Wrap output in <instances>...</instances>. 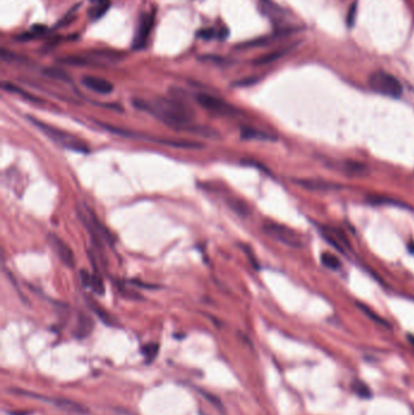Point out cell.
Wrapping results in <instances>:
<instances>
[{"mask_svg": "<svg viewBox=\"0 0 414 415\" xmlns=\"http://www.w3.org/2000/svg\"><path fill=\"white\" fill-rule=\"evenodd\" d=\"M109 5H111V2H109V0H101V2L96 3V5L93 6L89 12L90 18L99 20L100 17H102V16L107 12V10L109 9Z\"/></svg>", "mask_w": 414, "mask_h": 415, "instance_id": "13", "label": "cell"}, {"mask_svg": "<svg viewBox=\"0 0 414 415\" xmlns=\"http://www.w3.org/2000/svg\"><path fill=\"white\" fill-rule=\"evenodd\" d=\"M43 73H44L46 77H49V78L62 80V82H71L69 76L61 68H46L43 71Z\"/></svg>", "mask_w": 414, "mask_h": 415, "instance_id": "18", "label": "cell"}, {"mask_svg": "<svg viewBox=\"0 0 414 415\" xmlns=\"http://www.w3.org/2000/svg\"><path fill=\"white\" fill-rule=\"evenodd\" d=\"M227 35H229V31H227V28H222L221 31L218 33V36L220 39H226Z\"/></svg>", "mask_w": 414, "mask_h": 415, "instance_id": "32", "label": "cell"}, {"mask_svg": "<svg viewBox=\"0 0 414 415\" xmlns=\"http://www.w3.org/2000/svg\"><path fill=\"white\" fill-rule=\"evenodd\" d=\"M48 32V28L45 26H34L29 29L28 32L22 33L21 35L17 36V40H21V42H27V40H32L38 38V36L43 35L44 33Z\"/></svg>", "mask_w": 414, "mask_h": 415, "instance_id": "15", "label": "cell"}, {"mask_svg": "<svg viewBox=\"0 0 414 415\" xmlns=\"http://www.w3.org/2000/svg\"><path fill=\"white\" fill-rule=\"evenodd\" d=\"M369 86L373 91L387 98L399 99L403 92V88L396 77L384 71H377L369 76Z\"/></svg>", "mask_w": 414, "mask_h": 415, "instance_id": "3", "label": "cell"}, {"mask_svg": "<svg viewBox=\"0 0 414 415\" xmlns=\"http://www.w3.org/2000/svg\"><path fill=\"white\" fill-rule=\"evenodd\" d=\"M352 389L357 394H359V396H361L362 398H369L370 396H372V393H370L368 386H367L366 384H363L362 381H359V380L353 381Z\"/></svg>", "mask_w": 414, "mask_h": 415, "instance_id": "23", "label": "cell"}, {"mask_svg": "<svg viewBox=\"0 0 414 415\" xmlns=\"http://www.w3.org/2000/svg\"><path fill=\"white\" fill-rule=\"evenodd\" d=\"M48 240L59 259L61 260L67 267H71L72 269V267L74 266V255H73L72 249L68 247V244L63 242V240L60 238V237L56 236L55 233H50L48 236Z\"/></svg>", "mask_w": 414, "mask_h": 415, "instance_id": "8", "label": "cell"}, {"mask_svg": "<svg viewBox=\"0 0 414 415\" xmlns=\"http://www.w3.org/2000/svg\"><path fill=\"white\" fill-rule=\"evenodd\" d=\"M90 2H91V3H95V4H96V3L101 2V0H90Z\"/></svg>", "mask_w": 414, "mask_h": 415, "instance_id": "35", "label": "cell"}, {"mask_svg": "<svg viewBox=\"0 0 414 415\" xmlns=\"http://www.w3.org/2000/svg\"><path fill=\"white\" fill-rule=\"evenodd\" d=\"M3 89L6 90V91H9V92L17 93V95L22 96L23 99L28 100V101H31V102H42V100L36 98V96H34V95H32V93L25 91V90H23V89L18 88V86H16V85H13V84H11V83H4V84H3Z\"/></svg>", "mask_w": 414, "mask_h": 415, "instance_id": "12", "label": "cell"}, {"mask_svg": "<svg viewBox=\"0 0 414 415\" xmlns=\"http://www.w3.org/2000/svg\"><path fill=\"white\" fill-rule=\"evenodd\" d=\"M82 83L85 88L92 90L93 92L101 93V95H108L115 89V86H113L111 82L100 78V77L84 76L82 79Z\"/></svg>", "mask_w": 414, "mask_h": 415, "instance_id": "9", "label": "cell"}, {"mask_svg": "<svg viewBox=\"0 0 414 415\" xmlns=\"http://www.w3.org/2000/svg\"><path fill=\"white\" fill-rule=\"evenodd\" d=\"M9 415H29L31 413L29 411H17V413H15V411H8Z\"/></svg>", "mask_w": 414, "mask_h": 415, "instance_id": "33", "label": "cell"}, {"mask_svg": "<svg viewBox=\"0 0 414 415\" xmlns=\"http://www.w3.org/2000/svg\"><path fill=\"white\" fill-rule=\"evenodd\" d=\"M195 99L196 102L200 107L209 110L213 115L233 117L238 113V109H236L232 105H230V103H227L221 99L216 98V96L209 95V93H197V95H195Z\"/></svg>", "mask_w": 414, "mask_h": 415, "instance_id": "4", "label": "cell"}, {"mask_svg": "<svg viewBox=\"0 0 414 415\" xmlns=\"http://www.w3.org/2000/svg\"><path fill=\"white\" fill-rule=\"evenodd\" d=\"M242 248H243V249H244V252H246L247 255H248V257H249L250 262H252L253 267H255V269H259V263L256 262L255 259H254V255H253V254H252V252H250V250H249L248 248H247V247H242Z\"/></svg>", "mask_w": 414, "mask_h": 415, "instance_id": "29", "label": "cell"}, {"mask_svg": "<svg viewBox=\"0 0 414 415\" xmlns=\"http://www.w3.org/2000/svg\"><path fill=\"white\" fill-rule=\"evenodd\" d=\"M9 392L21 394V396L33 398V400L42 401V402H45V403H51V404H53V406H56V408H60V409H62V410L69 411V413H86V409H84L83 406L73 402V401H71V400H65V398H51V397L44 396V394L34 393V392H31V391L20 390V389L11 390V391H9Z\"/></svg>", "mask_w": 414, "mask_h": 415, "instance_id": "5", "label": "cell"}, {"mask_svg": "<svg viewBox=\"0 0 414 415\" xmlns=\"http://www.w3.org/2000/svg\"><path fill=\"white\" fill-rule=\"evenodd\" d=\"M80 279H82V283L84 284V287H90V283H91V274L88 273V271L80 270Z\"/></svg>", "mask_w": 414, "mask_h": 415, "instance_id": "28", "label": "cell"}, {"mask_svg": "<svg viewBox=\"0 0 414 415\" xmlns=\"http://www.w3.org/2000/svg\"><path fill=\"white\" fill-rule=\"evenodd\" d=\"M198 391H199V393L203 394V396H204L210 403L214 404V407H216L218 409L222 410V403H221V401H220L218 397L214 396V394H212V393L206 392V391H203V390H198Z\"/></svg>", "mask_w": 414, "mask_h": 415, "instance_id": "25", "label": "cell"}, {"mask_svg": "<svg viewBox=\"0 0 414 415\" xmlns=\"http://www.w3.org/2000/svg\"><path fill=\"white\" fill-rule=\"evenodd\" d=\"M229 205L232 210H235L237 214H239L240 216H247L249 214L248 206L246 205L244 203L240 202L238 199H232L229 202Z\"/></svg>", "mask_w": 414, "mask_h": 415, "instance_id": "22", "label": "cell"}, {"mask_svg": "<svg viewBox=\"0 0 414 415\" xmlns=\"http://www.w3.org/2000/svg\"><path fill=\"white\" fill-rule=\"evenodd\" d=\"M321 261H322V263L326 267H328V269H332V270H338V269H340V266H342V261L330 253L322 254V256H321Z\"/></svg>", "mask_w": 414, "mask_h": 415, "instance_id": "17", "label": "cell"}, {"mask_svg": "<svg viewBox=\"0 0 414 415\" xmlns=\"http://www.w3.org/2000/svg\"><path fill=\"white\" fill-rule=\"evenodd\" d=\"M28 119L31 120L33 124H34L40 131L44 133L46 136L50 137L53 142L59 143L60 146L65 147V148H67V149L76 150V152H80V153L89 152L88 146H86L83 141H80L79 139L72 136L71 134L65 133V131H62V130L53 128V126L48 125V124L40 122V120H36L35 118H32V117H28Z\"/></svg>", "mask_w": 414, "mask_h": 415, "instance_id": "2", "label": "cell"}, {"mask_svg": "<svg viewBox=\"0 0 414 415\" xmlns=\"http://www.w3.org/2000/svg\"><path fill=\"white\" fill-rule=\"evenodd\" d=\"M299 183L309 190H338L336 187H339L338 185H332V183L322 181H300Z\"/></svg>", "mask_w": 414, "mask_h": 415, "instance_id": "19", "label": "cell"}, {"mask_svg": "<svg viewBox=\"0 0 414 415\" xmlns=\"http://www.w3.org/2000/svg\"><path fill=\"white\" fill-rule=\"evenodd\" d=\"M90 303H91V305H90V306H91V309H92L93 312L98 314V317L102 320L103 323L106 324V326H109V327L115 326V319H113L111 314L107 312L105 309H102V307L100 306L99 304L93 303V301H90Z\"/></svg>", "mask_w": 414, "mask_h": 415, "instance_id": "14", "label": "cell"}, {"mask_svg": "<svg viewBox=\"0 0 414 415\" xmlns=\"http://www.w3.org/2000/svg\"><path fill=\"white\" fill-rule=\"evenodd\" d=\"M264 231L269 236H271L272 238L279 240V242L285 244H288V246H300L299 238L296 237V234L292 230L287 229L285 226L277 225L275 222H267L264 225Z\"/></svg>", "mask_w": 414, "mask_h": 415, "instance_id": "7", "label": "cell"}, {"mask_svg": "<svg viewBox=\"0 0 414 415\" xmlns=\"http://www.w3.org/2000/svg\"><path fill=\"white\" fill-rule=\"evenodd\" d=\"M197 35L202 39L209 40V39H213L215 35H218V33L214 31V29H203V31H199L198 33H197Z\"/></svg>", "mask_w": 414, "mask_h": 415, "instance_id": "27", "label": "cell"}, {"mask_svg": "<svg viewBox=\"0 0 414 415\" xmlns=\"http://www.w3.org/2000/svg\"><path fill=\"white\" fill-rule=\"evenodd\" d=\"M240 137L244 140H260V141H275V136L270 135L261 131V130H256L253 128H248V126H243L240 129Z\"/></svg>", "mask_w": 414, "mask_h": 415, "instance_id": "11", "label": "cell"}, {"mask_svg": "<svg viewBox=\"0 0 414 415\" xmlns=\"http://www.w3.org/2000/svg\"><path fill=\"white\" fill-rule=\"evenodd\" d=\"M158 351H159L158 344L151 343V344L145 345V346L141 349V352L143 354V357H145L146 363H152L153 361L156 360L157 354H158Z\"/></svg>", "mask_w": 414, "mask_h": 415, "instance_id": "16", "label": "cell"}, {"mask_svg": "<svg viewBox=\"0 0 414 415\" xmlns=\"http://www.w3.org/2000/svg\"><path fill=\"white\" fill-rule=\"evenodd\" d=\"M153 25H155V12L152 11L151 13H145V15L141 16V18L139 20L138 27H136L135 34H134L131 44V48L134 50L143 49V46L147 43V39L151 34Z\"/></svg>", "mask_w": 414, "mask_h": 415, "instance_id": "6", "label": "cell"}, {"mask_svg": "<svg viewBox=\"0 0 414 415\" xmlns=\"http://www.w3.org/2000/svg\"><path fill=\"white\" fill-rule=\"evenodd\" d=\"M356 13H357V2L352 3V5L350 6L349 11H347V16H346V23L347 26L351 28V27L355 25V21H356Z\"/></svg>", "mask_w": 414, "mask_h": 415, "instance_id": "24", "label": "cell"}, {"mask_svg": "<svg viewBox=\"0 0 414 415\" xmlns=\"http://www.w3.org/2000/svg\"><path fill=\"white\" fill-rule=\"evenodd\" d=\"M286 51H275V52H270L267 53V55H264L261 58L256 59L255 61H254V65H267V63H271L273 61H276V60H278L282 58L283 55H285Z\"/></svg>", "mask_w": 414, "mask_h": 415, "instance_id": "21", "label": "cell"}, {"mask_svg": "<svg viewBox=\"0 0 414 415\" xmlns=\"http://www.w3.org/2000/svg\"><path fill=\"white\" fill-rule=\"evenodd\" d=\"M90 288H91L93 293H96L98 295H103V294H105V284H103V280L99 273L95 272L93 274H91Z\"/></svg>", "mask_w": 414, "mask_h": 415, "instance_id": "20", "label": "cell"}, {"mask_svg": "<svg viewBox=\"0 0 414 415\" xmlns=\"http://www.w3.org/2000/svg\"><path fill=\"white\" fill-rule=\"evenodd\" d=\"M133 105L136 108L151 113L170 128L178 131H186L206 139H220V134L208 125H198L192 123V113L185 103L178 99L159 98L155 101L134 100Z\"/></svg>", "mask_w": 414, "mask_h": 415, "instance_id": "1", "label": "cell"}, {"mask_svg": "<svg viewBox=\"0 0 414 415\" xmlns=\"http://www.w3.org/2000/svg\"><path fill=\"white\" fill-rule=\"evenodd\" d=\"M359 307H360V309H361V310H362V311H363V312H365V313L367 314V316H368V317H370V318H372V319H373V320H375V322H378V323H380V324H382V326H387V323L385 322V320H384V319H382V318H380V317H378V316H377V314H375V313H373V312H372V311H370V310L368 309V307H367L366 305H363V304H359Z\"/></svg>", "mask_w": 414, "mask_h": 415, "instance_id": "26", "label": "cell"}, {"mask_svg": "<svg viewBox=\"0 0 414 415\" xmlns=\"http://www.w3.org/2000/svg\"><path fill=\"white\" fill-rule=\"evenodd\" d=\"M131 283L135 284V286H138V287L147 288V289H155V288H158L157 286H153V284H146V283H142V282H140V280H135V279H133Z\"/></svg>", "mask_w": 414, "mask_h": 415, "instance_id": "30", "label": "cell"}, {"mask_svg": "<svg viewBox=\"0 0 414 415\" xmlns=\"http://www.w3.org/2000/svg\"><path fill=\"white\" fill-rule=\"evenodd\" d=\"M409 340H410V343L414 344V336H409Z\"/></svg>", "mask_w": 414, "mask_h": 415, "instance_id": "34", "label": "cell"}, {"mask_svg": "<svg viewBox=\"0 0 414 415\" xmlns=\"http://www.w3.org/2000/svg\"><path fill=\"white\" fill-rule=\"evenodd\" d=\"M93 329V322L92 319L88 316H85L84 313H80L78 318V324H77L76 328V336L78 339H84L88 335H90Z\"/></svg>", "mask_w": 414, "mask_h": 415, "instance_id": "10", "label": "cell"}, {"mask_svg": "<svg viewBox=\"0 0 414 415\" xmlns=\"http://www.w3.org/2000/svg\"><path fill=\"white\" fill-rule=\"evenodd\" d=\"M253 83H255V79H247V80H240V82L236 83V85H238V86H246V85L253 84Z\"/></svg>", "mask_w": 414, "mask_h": 415, "instance_id": "31", "label": "cell"}]
</instances>
